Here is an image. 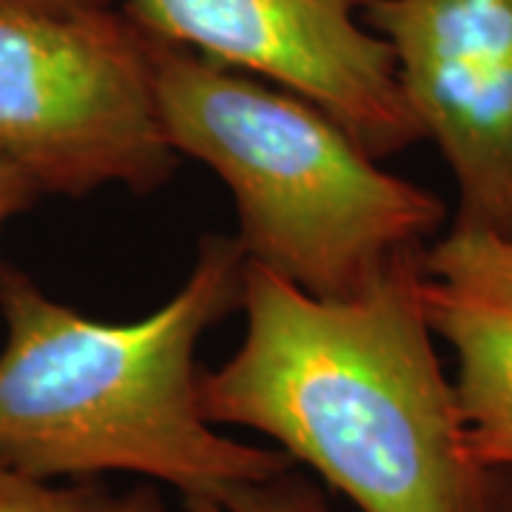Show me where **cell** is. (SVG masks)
<instances>
[{"mask_svg": "<svg viewBox=\"0 0 512 512\" xmlns=\"http://www.w3.org/2000/svg\"><path fill=\"white\" fill-rule=\"evenodd\" d=\"M421 248L328 299L245 259V336L200 373L202 416L254 430L359 512H504L421 311Z\"/></svg>", "mask_w": 512, "mask_h": 512, "instance_id": "6da1fadb", "label": "cell"}, {"mask_svg": "<svg viewBox=\"0 0 512 512\" xmlns=\"http://www.w3.org/2000/svg\"><path fill=\"white\" fill-rule=\"evenodd\" d=\"M245 259L237 237H202L183 288L134 322L74 311L0 262V467L46 481L128 473L183 501L296 467L202 416L197 350L239 308Z\"/></svg>", "mask_w": 512, "mask_h": 512, "instance_id": "7a4b0ae2", "label": "cell"}, {"mask_svg": "<svg viewBox=\"0 0 512 512\" xmlns=\"http://www.w3.org/2000/svg\"><path fill=\"white\" fill-rule=\"evenodd\" d=\"M151 69L168 146L220 177L245 256L296 288L353 296L439 231V197L305 97L154 37Z\"/></svg>", "mask_w": 512, "mask_h": 512, "instance_id": "3957f363", "label": "cell"}, {"mask_svg": "<svg viewBox=\"0 0 512 512\" xmlns=\"http://www.w3.org/2000/svg\"><path fill=\"white\" fill-rule=\"evenodd\" d=\"M0 154L40 197L163 188L180 154L157 111L151 37L109 6L0 3Z\"/></svg>", "mask_w": 512, "mask_h": 512, "instance_id": "277c9868", "label": "cell"}, {"mask_svg": "<svg viewBox=\"0 0 512 512\" xmlns=\"http://www.w3.org/2000/svg\"><path fill=\"white\" fill-rule=\"evenodd\" d=\"M373 0H126L154 40L305 97L370 157L416 146L421 128L396 63L365 23Z\"/></svg>", "mask_w": 512, "mask_h": 512, "instance_id": "5b68a950", "label": "cell"}, {"mask_svg": "<svg viewBox=\"0 0 512 512\" xmlns=\"http://www.w3.org/2000/svg\"><path fill=\"white\" fill-rule=\"evenodd\" d=\"M404 100L458 191L461 228L512 231V0H373Z\"/></svg>", "mask_w": 512, "mask_h": 512, "instance_id": "8992f818", "label": "cell"}, {"mask_svg": "<svg viewBox=\"0 0 512 512\" xmlns=\"http://www.w3.org/2000/svg\"><path fill=\"white\" fill-rule=\"evenodd\" d=\"M421 311L456 356V399L478 464L512 473V231L453 225L421 248Z\"/></svg>", "mask_w": 512, "mask_h": 512, "instance_id": "52a82bcc", "label": "cell"}, {"mask_svg": "<svg viewBox=\"0 0 512 512\" xmlns=\"http://www.w3.org/2000/svg\"><path fill=\"white\" fill-rule=\"evenodd\" d=\"M0 512H168L154 487L117 493L97 481H46L0 467Z\"/></svg>", "mask_w": 512, "mask_h": 512, "instance_id": "ba28073f", "label": "cell"}, {"mask_svg": "<svg viewBox=\"0 0 512 512\" xmlns=\"http://www.w3.org/2000/svg\"><path fill=\"white\" fill-rule=\"evenodd\" d=\"M211 507L214 512H333L319 484L302 476L296 467L262 481L231 487L217 501H211Z\"/></svg>", "mask_w": 512, "mask_h": 512, "instance_id": "9c48e42d", "label": "cell"}, {"mask_svg": "<svg viewBox=\"0 0 512 512\" xmlns=\"http://www.w3.org/2000/svg\"><path fill=\"white\" fill-rule=\"evenodd\" d=\"M40 197L35 183L12 160L0 154V234L9 222L29 211Z\"/></svg>", "mask_w": 512, "mask_h": 512, "instance_id": "30bf717a", "label": "cell"}, {"mask_svg": "<svg viewBox=\"0 0 512 512\" xmlns=\"http://www.w3.org/2000/svg\"><path fill=\"white\" fill-rule=\"evenodd\" d=\"M12 6H35V9H92V6H109V0H0Z\"/></svg>", "mask_w": 512, "mask_h": 512, "instance_id": "8fae6325", "label": "cell"}, {"mask_svg": "<svg viewBox=\"0 0 512 512\" xmlns=\"http://www.w3.org/2000/svg\"><path fill=\"white\" fill-rule=\"evenodd\" d=\"M185 512H214L211 501H185Z\"/></svg>", "mask_w": 512, "mask_h": 512, "instance_id": "7c38bea8", "label": "cell"}, {"mask_svg": "<svg viewBox=\"0 0 512 512\" xmlns=\"http://www.w3.org/2000/svg\"><path fill=\"white\" fill-rule=\"evenodd\" d=\"M504 512H512V495H510V501H507V507H504Z\"/></svg>", "mask_w": 512, "mask_h": 512, "instance_id": "4fadbf2b", "label": "cell"}]
</instances>
